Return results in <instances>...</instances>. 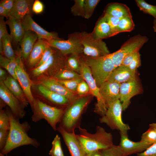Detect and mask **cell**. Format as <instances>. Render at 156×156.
I'll use <instances>...</instances> for the list:
<instances>
[{"mask_svg":"<svg viewBox=\"0 0 156 156\" xmlns=\"http://www.w3.org/2000/svg\"><path fill=\"white\" fill-rule=\"evenodd\" d=\"M9 116L10 126L6 144L0 153L6 155L13 149L24 145H30L37 148L40 145L39 142L35 138L29 137L27 132L31 129L28 122L21 123L19 119L15 117L11 111H6Z\"/></svg>","mask_w":156,"mask_h":156,"instance_id":"obj_1","label":"cell"},{"mask_svg":"<svg viewBox=\"0 0 156 156\" xmlns=\"http://www.w3.org/2000/svg\"><path fill=\"white\" fill-rule=\"evenodd\" d=\"M79 129V133L76 134V136L86 154L106 149L114 145L112 134L101 127L97 126L96 132L93 134L80 127Z\"/></svg>","mask_w":156,"mask_h":156,"instance_id":"obj_2","label":"cell"},{"mask_svg":"<svg viewBox=\"0 0 156 156\" xmlns=\"http://www.w3.org/2000/svg\"><path fill=\"white\" fill-rule=\"evenodd\" d=\"M89 102L88 96L77 98L65 109L59 125L67 132H74L75 129L80 127L81 115Z\"/></svg>","mask_w":156,"mask_h":156,"instance_id":"obj_3","label":"cell"},{"mask_svg":"<svg viewBox=\"0 0 156 156\" xmlns=\"http://www.w3.org/2000/svg\"><path fill=\"white\" fill-rule=\"evenodd\" d=\"M33 114L31 120L36 122L42 119L45 120L55 131L65 109L49 105L37 98H34L31 108Z\"/></svg>","mask_w":156,"mask_h":156,"instance_id":"obj_4","label":"cell"},{"mask_svg":"<svg viewBox=\"0 0 156 156\" xmlns=\"http://www.w3.org/2000/svg\"><path fill=\"white\" fill-rule=\"evenodd\" d=\"M83 60L90 67L92 75L99 87L108 80L111 73L116 68L112 59L111 53L98 57L87 56Z\"/></svg>","mask_w":156,"mask_h":156,"instance_id":"obj_5","label":"cell"},{"mask_svg":"<svg viewBox=\"0 0 156 156\" xmlns=\"http://www.w3.org/2000/svg\"><path fill=\"white\" fill-rule=\"evenodd\" d=\"M79 37L83 47V53L87 57H98L110 53L105 42L96 38L93 33L83 31L79 33Z\"/></svg>","mask_w":156,"mask_h":156,"instance_id":"obj_6","label":"cell"},{"mask_svg":"<svg viewBox=\"0 0 156 156\" xmlns=\"http://www.w3.org/2000/svg\"><path fill=\"white\" fill-rule=\"evenodd\" d=\"M122 111L121 103L119 100H117L108 108L105 115L99 119V121L106 124L111 129L118 130L120 133L128 135V131L130 128L122 121Z\"/></svg>","mask_w":156,"mask_h":156,"instance_id":"obj_7","label":"cell"},{"mask_svg":"<svg viewBox=\"0 0 156 156\" xmlns=\"http://www.w3.org/2000/svg\"><path fill=\"white\" fill-rule=\"evenodd\" d=\"M67 57L56 49L50 58L42 65L31 70L32 76L36 78L44 75L53 77L61 70L65 67Z\"/></svg>","mask_w":156,"mask_h":156,"instance_id":"obj_8","label":"cell"},{"mask_svg":"<svg viewBox=\"0 0 156 156\" xmlns=\"http://www.w3.org/2000/svg\"><path fill=\"white\" fill-rule=\"evenodd\" d=\"M148 38L145 36L138 34L127 40L118 50L111 53L112 59L115 68L121 65L127 56L139 51L143 45L147 42Z\"/></svg>","mask_w":156,"mask_h":156,"instance_id":"obj_9","label":"cell"},{"mask_svg":"<svg viewBox=\"0 0 156 156\" xmlns=\"http://www.w3.org/2000/svg\"><path fill=\"white\" fill-rule=\"evenodd\" d=\"M81 70L80 74L83 79L89 86L90 92L96 97L97 103L94 111L101 117L105 114L107 109L102 99L99 92V87L92 74L90 69L83 59L80 58Z\"/></svg>","mask_w":156,"mask_h":156,"instance_id":"obj_10","label":"cell"},{"mask_svg":"<svg viewBox=\"0 0 156 156\" xmlns=\"http://www.w3.org/2000/svg\"><path fill=\"white\" fill-rule=\"evenodd\" d=\"M78 33L70 34L67 40L52 39L47 40L49 46L59 50L62 54L80 55L83 53V47L81 43Z\"/></svg>","mask_w":156,"mask_h":156,"instance_id":"obj_11","label":"cell"},{"mask_svg":"<svg viewBox=\"0 0 156 156\" xmlns=\"http://www.w3.org/2000/svg\"><path fill=\"white\" fill-rule=\"evenodd\" d=\"M0 97L8 106L15 117L20 119L25 116V107L10 92L2 81H0Z\"/></svg>","mask_w":156,"mask_h":156,"instance_id":"obj_12","label":"cell"},{"mask_svg":"<svg viewBox=\"0 0 156 156\" xmlns=\"http://www.w3.org/2000/svg\"><path fill=\"white\" fill-rule=\"evenodd\" d=\"M142 92V89L138 80L136 79L120 84L119 100L123 111L125 110L130 103V99L133 96Z\"/></svg>","mask_w":156,"mask_h":156,"instance_id":"obj_13","label":"cell"},{"mask_svg":"<svg viewBox=\"0 0 156 156\" xmlns=\"http://www.w3.org/2000/svg\"><path fill=\"white\" fill-rule=\"evenodd\" d=\"M37 81L38 84L65 96L71 102L78 98L75 92L67 89L53 77L41 75L37 78Z\"/></svg>","mask_w":156,"mask_h":156,"instance_id":"obj_14","label":"cell"},{"mask_svg":"<svg viewBox=\"0 0 156 156\" xmlns=\"http://www.w3.org/2000/svg\"><path fill=\"white\" fill-rule=\"evenodd\" d=\"M120 84L107 81L99 87L100 95L107 108L114 102L119 100Z\"/></svg>","mask_w":156,"mask_h":156,"instance_id":"obj_15","label":"cell"},{"mask_svg":"<svg viewBox=\"0 0 156 156\" xmlns=\"http://www.w3.org/2000/svg\"><path fill=\"white\" fill-rule=\"evenodd\" d=\"M17 80L21 87L31 109L34 98L31 91L32 82L25 71L21 58L15 70Z\"/></svg>","mask_w":156,"mask_h":156,"instance_id":"obj_16","label":"cell"},{"mask_svg":"<svg viewBox=\"0 0 156 156\" xmlns=\"http://www.w3.org/2000/svg\"><path fill=\"white\" fill-rule=\"evenodd\" d=\"M21 21L25 31L29 30L34 32L37 35L38 39L47 40L54 39L62 40L59 37L56 32H49L39 25L33 20L31 15H26Z\"/></svg>","mask_w":156,"mask_h":156,"instance_id":"obj_17","label":"cell"},{"mask_svg":"<svg viewBox=\"0 0 156 156\" xmlns=\"http://www.w3.org/2000/svg\"><path fill=\"white\" fill-rule=\"evenodd\" d=\"M56 131L62 136L71 156H86V154L77 139L74 132H67L60 125Z\"/></svg>","mask_w":156,"mask_h":156,"instance_id":"obj_18","label":"cell"},{"mask_svg":"<svg viewBox=\"0 0 156 156\" xmlns=\"http://www.w3.org/2000/svg\"><path fill=\"white\" fill-rule=\"evenodd\" d=\"M37 89L45 100L54 106L64 109L63 107H68L72 103L66 97L47 88L44 86L38 84Z\"/></svg>","mask_w":156,"mask_h":156,"instance_id":"obj_19","label":"cell"},{"mask_svg":"<svg viewBox=\"0 0 156 156\" xmlns=\"http://www.w3.org/2000/svg\"><path fill=\"white\" fill-rule=\"evenodd\" d=\"M120 134V138L119 145L122 150L123 156L141 153L150 146L140 141L135 142L130 140L128 135L121 133Z\"/></svg>","mask_w":156,"mask_h":156,"instance_id":"obj_20","label":"cell"},{"mask_svg":"<svg viewBox=\"0 0 156 156\" xmlns=\"http://www.w3.org/2000/svg\"><path fill=\"white\" fill-rule=\"evenodd\" d=\"M33 0H15L10 16L21 21L26 15H31Z\"/></svg>","mask_w":156,"mask_h":156,"instance_id":"obj_21","label":"cell"},{"mask_svg":"<svg viewBox=\"0 0 156 156\" xmlns=\"http://www.w3.org/2000/svg\"><path fill=\"white\" fill-rule=\"evenodd\" d=\"M37 35L34 32L25 31L23 37L19 42V52L22 59H28L36 42L38 39Z\"/></svg>","mask_w":156,"mask_h":156,"instance_id":"obj_22","label":"cell"},{"mask_svg":"<svg viewBox=\"0 0 156 156\" xmlns=\"http://www.w3.org/2000/svg\"><path fill=\"white\" fill-rule=\"evenodd\" d=\"M49 46L47 40L38 39L27 60V64L29 68L32 69L36 67Z\"/></svg>","mask_w":156,"mask_h":156,"instance_id":"obj_23","label":"cell"},{"mask_svg":"<svg viewBox=\"0 0 156 156\" xmlns=\"http://www.w3.org/2000/svg\"><path fill=\"white\" fill-rule=\"evenodd\" d=\"M136 78V72L131 71L128 67L120 65L113 70L107 81L121 84Z\"/></svg>","mask_w":156,"mask_h":156,"instance_id":"obj_24","label":"cell"},{"mask_svg":"<svg viewBox=\"0 0 156 156\" xmlns=\"http://www.w3.org/2000/svg\"><path fill=\"white\" fill-rule=\"evenodd\" d=\"M5 23L9 27L12 41L16 44L20 42L25 32L21 21L10 16Z\"/></svg>","mask_w":156,"mask_h":156,"instance_id":"obj_25","label":"cell"},{"mask_svg":"<svg viewBox=\"0 0 156 156\" xmlns=\"http://www.w3.org/2000/svg\"><path fill=\"white\" fill-rule=\"evenodd\" d=\"M3 82L10 92L25 107H27L29 103L17 80L10 75Z\"/></svg>","mask_w":156,"mask_h":156,"instance_id":"obj_26","label":"cell"},{"mask_svg":"<svg viewBox=\"0 0 156 156\" xmlns=\"http://www.w3.org/2000/svg\"><path fill=\"white\" fill-rule=\"evenodd\" d=\"M105 13L121 18L132 16L129 8L126 5L120 3L109 4L105 11Z\"/></svg>","mask_w":156,"mask_h":156,"instance_id":"obj_27","label":"cell"},{"mask_svg":"<svg viewBox=\"0 0 156 156\" xmlns=\"http://www.w3.org/2000/svg\"><path fill=\"white\" fill-rule=\"evenodd\" d=\"M21 58L19 51L17 53L16 58L13 59H8L0 54V65L6 70L10 75L17 80L15 70Z\"/></svg>","mask_w":156,"mask_h":156,"instance_id":"obj_28","label":"cell"},{"mask_svg":"<svg viewBox=\"0 0 156 156\" xmlns=\"http://www.w3.org/2000/svg\"><path fill=\"white\" fill-rule=\"evenodd\" d=\"M93 33L96 38L102 40L113 36L112 30L103 16L97 22Z\"/></svg>","mask_w":156,"mask_h":156,"instance_id":"obj_29","label":"cell"},{"mask_svg":"<svg viewBox=\"0 0 156 156\" xmlns=\"http://www.w3.org/2000/svg\"><path fill=\"white\" fill-rule=\"evenodd\" d=\"M12 41L10 34L7 32L4 36L1 43H0L1 54L10 59H14L16 56L12 46Z\"/></svg>","mask_w":156,"mask_h":156,"instance_id":"obj_30","label":"cell"},{"mask_svg":"<svg viewBox=\"0 0 156 156\" xmlns=\"http://www.w3.org/2000/svg\"><path fill=\"white\" fill-rule=\"evenodd\" d=\"M79 55L72 54L67 57L64 68L72 70L80 74L81 66Z\"/></svg>","mask_w":156,"mask_h":156,"instance_id":"obj_31","label":"cell"},{"mask_svg":"<svg viewBox=\"0 0 156 156\" xmlns=\"http://www.w3.org/2000/svg\"><path fill=\"white\" fill-rule=\"evenodd\" d=\"M135 27V24L132 18V16L123 17L120 19L118 23L117 34L122 32H130Z\"/></svg>","mask_w":156,"mask_h":156,"instance_id":"obj_32","label":"cell"},{"mask_svg":"<svg viewBox=\"0 0 156 156\" xmlns=\"http://www.w3.org/2000/svg\"><path fill=\"white\" fill-rule=\"evenodd\" d=\"M82 77L81 74L68 68L61 70L53 77L58 80H66Z\"/></svg>","mask_w":156,"mask_h":156,"instance_id":"obj_33","label":"cell"},{"mask_svg":"<svg viewBox=\"0 0 156 156\" xmlns=\"http://www.w3.org/2000/svg\"><path fill=\"white\" fill-rule=\"evenodd\" d=\"M141 138L140 141L150 146L156 143V131L153 127L149 126L148 129L142 134Z\"/></svg>","mask_w":156,"mask_h":156,"instance_id":"obj_34","label":"cell"},{"mask_svg":"<svg viewBox=\"0 0 156 156\" xmlns=\"http://www.w3.org/2000/svg\"><path fill=\"white\" fill-rule=\"evenodd\" d=\"M52 147L49 154L51 156H64L62 148L60 138L56 134L52 142Z\"/></svg>","mask_w":156,"mask_h":156,"instance_id":"obj_35","label":"cell"},{"mask_svg":"<svg viewBox=\"0 0 156 156\" xmlns=\"http://www.w3.org/2000/svg\"><path fill=\"white\" fill-rule=\"evenodd\" d=\"M135 1L140 10L156 18V5L150 4L144 0H136Z\"/></svg>","mask_w":156,"mask_h":156,"instance_id":"obj_36","label":"cell"},{"mask_svg":"<svg viewBox=\"0 0 156 156\" xmlns=\"http://www.w3.org/2000/svg\"><path fill=\"white\" fill-rule=\"evenodd\" d=\"M100 1L99 0H85L83 6L84 17L88 19L91 17Z\"/></svg>","mask_w":156,"mask_h":156,"instance_id":"obj_37","label":"cell"},{"mask_svg":"<svg viewBox=\"0 0 156 156\" xmlns=\"http://www.w3.org/2000/svg\"><path fill=\"white\" fill-rule=\"evenodd\" d=\"M83 80L82 77L66 80H58V82L68 90L76 92L79 83Z\"/></svg>","mask_w":156,"mask_h":156,"instance_id":"obj_38","label":"cell"},{"mask_svg":"<svg viewBox=\"0 0 156 156\" xmlns=\"http://www.w3.org/2000/svg\"><path fill=\"white\" fill-rule=\"evenodd\" d=\"M103 156H123L122 150L119 145H113L106 149L100 150Z\"/></svg>","mask_w":156,"mask_h":156,"instance_id":"obj_39","label":"cell"},{"mask_svg":"<svg viewBox=\"0 0 156 156\" xmlns=\"http://www.w3.org/2000/svg\"><path fill=\"white\" fill-rule=\"evenodd\" d=\"M103 17L110 26L113 34V36L117 34V29L121 18L105 13Z\"/></svg>","mask_w":156,"mask_h":156,"instance_id":"obj_40","label":"cell"},{"mask_svg":"<svg viewBox=\"0 0 156 156\" xmlns=\"http://www.w3.org/2000/svg\"><path fill=\"white\" fill-rule=\"evenodd\" d=\"M84 1V0H74V4L71 8V11L74 15L84 17L83 6Z\"/></svg>","mask_w":156,"mask_h":156,"instance_id":"obj_41","label":"cell"},{"mask_svg":"<svg viewBox=\"0 0 156 156\" xmlns=\"http://www.w3.org/2000/svg\"><path fill=\"white\" fill-rule=\"evenodd\" d=\"M10 122L9 117L6 111L3 109L0 110V129L9 130Z\"/></svg>","mask_w":156,"mask_h":156,"instance_id":"obj_42","label":"cell"},{"mask_svg":"<svg viewBox=\"0 0 156 156\" xmlns=\"http://www.w3.org/2000/svg\"><path fill=\"white\" fill-rule=\"evenodd\" d=\"M56 50V49L55 48L48 46L46 48L40 61L36 67L39 66L46 62L55 53Z\"/></svg>","mask_w":156,"mask_h":156,"instance_id":"obj_43","label":"cell"},{"mask_svg":"<svg viewBox=\"0 0 156 156\" xmlns=\"http://www.w3.org/2000/svg\"><path fill=\"white\" fill-rule=\"evenodd\" d=\"M90 92V88L87 82L83 79L78 84L76 92L80 96H83Z\"/></svg>","mask_w":156,"mask_h":156,"instance_id":"obj_44","label":"cell"},{"mask_svg":"<svg viewBox=\"0 0 156 156\" xmlns=\"http://www.w3.org/2000/svg\"><path fill=\"white\" fill-rule=\"evenodd\" d=\"M9 130L0 129V150L1 152L4 147L8 140Z\"/></svg>","mask_w":156,"mask_h":156,"instance_id":"obj_45","label":"cell"},{"mask_svg":"<svg viewBox=\"0 0 156 156\" xmlns=\"http://www.w3.org/2000/svg\"><path fill=\"white\" fill-rule=\"evenodd\" d=\"M137 156H156V143L153 144L144 151L137 154Z\"/></svg>","mask_w":156,"mask_h":156,"instance_id":"obj_46","label":"cell"},{"mask_svg":"<svg viewBox=\"0 0 156 156\" xmlns=\"http://www.w3.org/2000/svg\"><path fill=\"white\" fill-rule=\"evenodd\" d=\"M141 65V60L139 53L128 66L131 71L136 72V70Z\"/></svg>","mask_w":156,"mask_h":156,"instance_id":"obj_47","label":"cell"},{"mask_svg":"<svg viewBox=\"0 0 156 156\" xmlns=\"http://www.w3.org/2000/svg\"><path fill=\"white\" fill-rule=\"evenodd\" d=\"M44 5L41 1L39 0L34 1L32 7V11L33 13L39 14L42 13L44 10Z\"/></svg>","mask_w":156,"mask_h":156,"instance_id":"obj_48","label":"cell"},{"mask_svg":"<svg viewBox=\"0 0 156 156\" xmlns=\"http://www.w3.org/2000/svg\"><path fill=\"white\" fill-rule=\"evenodd\" d=\"M139 53V51L136 52L127 56L122 60L121 65L128 67Z\"/></svg>","mask_w":156,"mask_h":156,"instance_id":"obj_49","label":"cell"},{"mask_svg":"<svg viewBox=\"0 0 156 156\" xmlns=\"http://www.w3.org/2000/svg\"><path fill=\"white\" fill-rule=\"evenodd\" d=\"M5 21H4V17L0 16V43H1L2 39L5 35L8 32Z\"/></svg>","mask_w":156,"mask_h":156,"instance_id":"obj_50","label":"cell"},{"mask_svg":"<svg viewBox=\"0 0 156 156\" xmlns=\"http://www.w3.org/2000/svg\"><path fill=\"white\" fill-rule=\"evenodd\" d=\"M15 0H4L0 2V5H2L9 12L14 6Z\"/></svg>","mask_w":156,"mask_h":156,"instance_id":"obj_51","label":"cell"},{"mask_svg":"<svg viewBox=\"0 0 156 156\" xmlns=\"http://www.w3.org/2000/svg\"><path fill=\"white\" fill-rule=\"evenodd\" d=\"M0 15L8 19L10 16V12L2 5H0Z\"/></svg>","mask_w":156,"mask_h":156,"instance_id":"obj_52","label":"cell"},{"mask_svg":"<svg viewBox=\"0 0 156 156\" xmlns=\"http://www.w3.org/2000/svg\"><path fill=\"white\" fill-rule=\"evenodd\" d=\"M6 72L1 68H0V81H4L8 77Z\"/></svg>","mask_w":156,"mask_h":156,"instance_id":"obj_53","label":"cell"},{"mask_svg":"<svg viewBox=\"0 0 156 156\" xmlns=\"http://www.w3.org/2000/svg\"><path fill=\"white\" fill-rule=\"evenodd\" d=\"M86 156H103L100 150L95 151L88 154Z\"/></svg>","mask_w":156,"mask_h":156,"instance_id":"obj_54","label":"cell"},{"mask_svg":"<svg viewBox=\"0 0 156 156\" xmlns=\"http://www.w3.org/2000/svg\"><path fill=\"white\" fill-rule=\"evenodd\" d=\"M6 105V104L2 100L0 99V110L2 109Z\"/></svg>","mask_w":156,"mask_h":156,"instance_id":"obj_55","label":"cell"},{"mask_svg":"<svg viewBox=\"0 0 156 156\" xmlns=\"http://www.w3.org/2000/svg\"><path fill=\"white\" fill-rule=\"evenodd\" d=\"M153 27L154 31L156 32V18L153 20Z\"/></svg>","mask_w":156,"mask_h":156,"instance_id":"obj_56","label":"cell"},{"mask_svg":"<svg viewBox=\"0 0 156 156\" xmlns=\"http://www.w3.org/2000/svg\"><path fill=\"white\" fill-rule=\"evenodd\" d=\"M149 126L153 127L156 131V123H154L150 124Z\"/></svg>","mask_w":156,"mask_h":156,"instance_id":"obj_57","label":"cell"},{"mask_svg":"<svg viewBox=\"0 0 156 156\" xmlns=\"http://www.w3.org/2000/svg\"><path fill=\"white\" fill-rule=\"evenodd\" d=\"M0 156H7L6 155H4L2 154L1 153H0Z\"/></svg>","mask_w":156,"mask_h":156,"instance_id":"obj_58","label":"cell"}]
</instances>
